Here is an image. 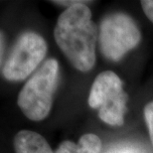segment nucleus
<instances>
[{"mask_svg":"<svg viewBox=\"0 0 153 153\" xmlns=\"http://www.w3.org/2000/svg\"><path fill=\"white\" fill-rule=\"evenodd\" d=\"M70 6L60 15L54 29V38L72 66L88 72L96 64V46L100 30L91 20V12L85 3Z\"/></svg>","mask_w":153,"mask_h":153,"instance_id":"nucleus-1","label":"nucleus"},{"mask_svg":"<svg viewBox=\"0 0 153 153\" xmlns=\"http://www.w3.org/2000/svg\"><path fill=\"white\" fill-rule=\"evenodd\" d=\"M59 78V63L54 58L46 60L30 76L17 100L18 106L27 118L41 121L49 115Z\"/></svg>","mask_w":153,"mask_h":153,"instance_id":"nucleus-2","label":"nucleus"},{"mask_svg":"<svg viewBox=\"0 0 153 153\" xmlns=\"http://www.w3.org/2000/svg\"><path fill=\"white\" fill-rule=\"evenodd\" d=\"M128 96L123 82L111 71H105L97 76L91 88L88 105L99 111V117L109 125H122L126 112Z\"/></svg>","mask_w":153,"mask_h":153,"instance_id":"nucleus-3","label":"nucleus"},{"mask_svg":"<svg viewBox=\"0 0 153 153\" xmlns=\"http://www.w3.org/2000/svg\"><path fill=\"white\" fill-rule=\"evenodd\" d=\"M99 44L106 60L117 62L132 50L141 40L139 28L129 15L122 12L111 13L100 24Z\"/></svg>","mask_w":153,"mask_h":153,"instance_id":"nucleus-4","label":"nucleus"},{"mask_svg":"<svg viewBox=\"0 0 153 153\" xmlns=\"http://www.w3.org/2000/svg\"><path fill=\"white\" fill-rule=\"evenodd\" d=\"M47 50V43L38 33L28 31L21 34L1 66L3 78L9 82L25 79L44 60Z\"/></svg>","mask_w":153,"mask_h":153,"instance_id":"nucleus-5","label":"nucleus"},{"mask_svg":"<svg viewBox=\"0 0 153 153\" xmlns=\"http://www.w3.org/2000/svg\"><path fill=\"white\" fill-rule=\"evenodd\" d=\"M15 153H54L49 143L39 133L20 130L13 139Z\"/></svg>","mask_w":153,"mask_h":153,"instance_id":"nucleus-6","label":"nucleus"},{"mask_svg":"<svg viewBox=\"0 0 153 153\" xmlns=\"http://www.w3.org/2000/svg\"><path fill=\"white\" fill-rule=\"evenodd\" d=\"M102 140L97 135L87 133L81 136L78 143L70 140L63 141L59 145L56 153H100Z\"/></svg>","mask_w":153,"mask_h":153,"instance_id":"nucleus-7","label":"nucleus"},{"mask_svg":"<svg viewBox=\"0 0 153 153\" xmlns=\"http://www.w3.org/2000/svg\"><path fill=\"white\" fill-rule=\"evenodd\" d=\"M144 117L146 124H147L149 136H150L151 143L153 145V100L148 102L144 108Z\"/></svg>","mask_w":153,"mask_h":153,"instance_id":"nucleus-8","label":"nucleus"},{"mask_svg":"<svg viewBox=\"0 0 153 153\" xmlns=\"http://www.w3.org/2000/svg\"><path fill=\"white\" fill-rule=\"evenodd\" d=\"M140 4L145 15L153 23V0H142L140 1Z\"/></svg>","mask_w":153,"mask_h":153,"instance_id":"nucleus-9","label":"nucleus"},{"mask_svg":"<svg viewBox=\"0 0 153 153\" xmlns=\"http://www.w3.org/2000/svg\"><path fill=\"white\" fill-rule=\"evenodd\" d=\"M114 153H139V152L130 147H123V148H120V149H118V150L114 151Z\"/></svg>","mask_w":153,"mask_h":153,"instance_id":"nucleus-10","label":"nucleus"}]
</instances>
